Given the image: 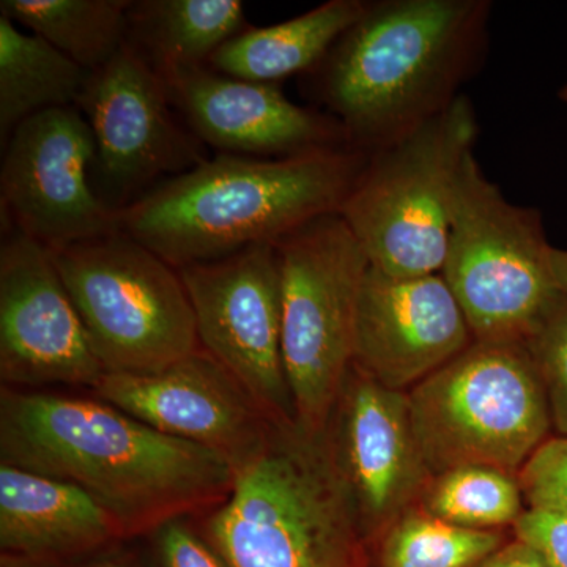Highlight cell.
<instances>
[{"mask_svg":"<svg viewBox=\"0 0 567 567\" xmlns=\"http://www.w3.org/2000/svg\"><path fill=\"white\" fill-rule=\"evenodd\" d=\"M410 417L432 475L491 466L518 475L550 439V409L524 344L473 342L409 391Z\"/></svg>","mask_w":567,"mask_h":567,"instance_id":"obj_7","label":"cell"},{"mask_svg":"<svg viewBox=\"0 0 567 567\" xmlns=\"http://www.w3.org/2000/svg\"><path fill=\"white\" fill-rule=\"evenodd\" d=\"M323 434L368 548L420 505L435 477L417 445L409 394L352 364Z\"/></svg>","mask_w":567,"mask_h":567,"instance_id":"obj_13","label":"cell"},{"mask_svg":"<svg viewBox=\"0 0 567 567\" xmlns=\"http://www.w3.org/2000/svg\"><path fill=\"white\" fill-rule=\"evenodd\" d=\"M151 537L148 567H227L218 551L183 518L166 522Z\"/></svg>","mask_w":567,"mask_h":567,"instance_id":"obj_27","label":"cell"},{"mask_svg":"<svg viewBox=\"0 0 567 567\" xmlns=\"http://www.w3.org/2000/svg\"><path fill=\"white\" fill-rule=\"evenodd\" d=\"M106 374L47 246L3 230L0 379L3 386L93 388Z\"/></svg>","mask_w":567,"mask_h":567,"instance_id":"obj_14","label":"cell"},{"mask_svg":"<svg viewBox=\"0 0 567 567\" xmlns=\"http://www.w3.org/2000/svg\"><path fill=\"white\" fill-rule=\"evenodd\" d=\"M488 0H380L312 73L315 96L372 155L446 111L487 55Z\"/></svg>","mask_w":567,"mask_h":567,"instance_id":"obj_2","label":"cell"},{"mask_svg":"<svg viewBox=\"0 0 567 567\" xmlns=\"http://www.w3.org/2000/svg\"><path fill=\"white\" fill-rule=\"evenodd\" d=\"M76 567H148V565L142 566L136 559L125 557V555L106 554L96 555L89 559L85 565H78Z\"/></svg>","mask_w":567,"mask_h":567,"instance_id":"obj_31","label":"cell"},{"mask_svg":"<svg viewBox=\"0 0 567 567\" xmlns=\"http://www.w3.org/2000/svg\"><path fill=\"white\" fill-rule=\"evenodd\" d=\"M546 390L551 425L567 436V295L524 344Z\"/></svg>","mask_w":567,"mask_h":567,"instance_id":"obj_25","label":"cell"},{"mask_svg":"<svg viewBox=\"0 0 567 567\" xmlns=\"http://www.w3.org/2000/svg\"><path fill=\"white\" fill-rule=\"evenodd\" d=\"M511 532L536 550L548 567H567L566 517L527 509Z\"/></svg>","mask_w":567,"mask_h":567,"instance_id":"obj_28","label":"cell"},{"mask_svg":"<svg viewBox=\"0 0 567 567\" xmlns=\"http://www.w3.org/2000/svg\"><path fill=\"white\" fill-rule=\"evenodd\" d=\"M281 268V350L295 421L327 429L353 364L358 295L369 259L339 213L276 241Z\"/></svg>","mask_w":567,"mask_h":567,"instance_id":"obj_8","label":"cell"},{"mask_svg":"<svg viewBox=\"0 0 567 567\" xmlns=\"http://www.w3.org/2000/svg\"><path fill=\"white\" fill-rule=\"evenodd\" d=\"M248 28L238 0H141L130 6L126 43L167 82L207 66Z\"/></svg>","mask_w":567,"mask_h":567,"instance_id":"obj_20","label":"cell"},{"mask_svg":"<svg viewBox=\"0 0 567 567\" xmlns=\"http://www.w3.org/2000/svg\"><path fill=\"white\" fill-rule=\"evenodd\" d=\"M92 390L155 431L207 447L234 472L262 450L275 424L203 347L151 374L106 372Z\"/></svg>","mask_w":567,"mask_h":567,"instance_id":"obj_15","label":"cell"},{"mask_svg":"<svg viewBox=\"0 0 567 567\" xmlns=\"http://www.w3.org/2000/svg\"><path fill=\"white\" fill-rule=\"evenodd\" d=\"M81 563V561H80ZM76 563L62 559L33 557V555L0 551V567H76Z\"/></svg>","mask_w":567,"mask_h":567,"instance_id":"obj_30","label":"cell"},{"mask_svg":"<svg viewBox=\"0 0 567 567\" xmlns=\"http://www.w3.org/2000/svg\"><path fill=\"white\" fill-rule=\"evenodd\" d=\"M130 6L132 0H2L0 17L29 29L93 73L125 47Z\"/></svg>","mask_w":567,"mask_h":567,"instance_id":"obj_22","label":"cell"},{"mask_svg":"<svg viewBox=\"0 0 567 567\" xmlns=\"http://www.w3.org/2000/svg\"><path fill=\"white\" fill-rule=\"evenodd\" d=\"M558 96L567 104V84L559 91Z\"/></svg>","mask_w":567,"mask_h":567,"instance_id":"obj_33","label":"cell"},{"mask_svg":"<svg viewBox=\"0 0 567 567\" xmlns=\"http://www.w3.org/2000/svg\"><path fill=\"white\" fill-rule=\"evenodd\" d=\"M511 537L507 529L457 527L415 506L368 547L369 567H476Z\"/></svg>","mask_w":567,"mask_h":567,"instance_id":"obj_23","label":"cell"},{"mask_svg":"<svg viewBox=\"0 0 567 567\" xmlns=\"http://www.w3.org/2000/svg\"><path fill=\"white\" fill-rule=\"evenodd\" d=\"M197 532L227 567H369L368 548L324 434L271 427Z\"/></svg>","mask_w":567,"mask_h":567,"instance_id":"obj_4","label":"cell"},{"mask_svg":"<svg viewBox=\"0 0 567 567\" xmlns=\"http://www.w3.org/2000/svg\"><path fill=\"white\" fill-rule=\"evenodd\" d=\"M365 7V0H328L279 24L249 25L224 43L207 66L226 76L267 84L311 73L336 41L363 17Z\"/></svg>","mask_w":567,"mask_h":567,"instance_id":"obj_19","label":"cell"},{"mask_svg":"<svg viewBox=\"0 0 567 567\" xmlns=\"http://www.w3.org/2000/svg\"><path fill=\"white\" fill-rule=\"evenodd\" d=\"M536 208L509 203L476 156L454 192L442 275L476 342L525 344L563 297Z\"/></svg>","mask_w":567,"mask_h":567,"instance_id":"obj_6","label":"cell"},{"mask_svg":"<svg viewBox=\"0 0 567 567\" xmlns=\"http://www.w3.org/2000/svg\"><path fill=\"white\" fill-rule=\"evenodd\" d=\"M166 84L186 126L226 155L287 158L352 147L338 118L290 102L279 84L238 80L210 66L185 71Z\"/></svg>","mask_w":567,"mask_h":567,"instance_id":"obj_17","label":"cell"},{"mask_svg":"<svg viewBox=\"0 0 567 567\" xmlns=\"http://www.w3.org/2000/svg\"><path fill=\"white\" fill-rule=\"evenodd\" d=\"M76 107L95 140L93 188L112 212L207 159L199 137L175 117L166 81L128 43L89 74Z\"/></svg>","mask_w":567,"mask_h":567,"instance_id":"obj_10","label":"cell"},{"mask_svg":"<svg viewBox=\"0 0 567 567\" xmlns=\"http://www.w3.org/2000/svg\"><path fill=\"white\" fill-rule=\"evenodd\" d=\"M93 352L112 374H151L200 349L177 268L123 234L52 251Z\"/></svg>","mask_w":567,"mask_h":567,"instance_id":"obj_9","label":"cell"},{"mask_svg":"<svg viewBox=\"0 0 567 567\" xmlns=\"http://www.w3.org/2000/svg\"><path fill=\"white\" fill-rule=\"evenodd\" d=\"M0 462L76 484L123 539L215 509L234 470L207 447L155 431L99 398L0 391Z\"/></svg>","mask_w":567,"mask_h":567,"instance_id":"obj_1","label":"cell"},{"mask_svg":"<svg viewBox=\"0 0 567 567\" xmlns=\"http://www.w3.org/2000/svg\"><path fill=\"white\" fill-rule=\"evenodd\" d=\"M550 267L559 290L567 295V249L551 248Z\"/></svg>","mask_w":567,"mask_h":567,"instance_id":"obj_32","label":"cell"},{"mask_svg":"<svg viewBox=\"0 0 567 567\" xmlns=\"http://www.w3.org/2000/svg\"><path fill=\"white\" fill-rule=\"evenodd\" d=\"M527 509L567 518V436H550L518 472Z\"/></svg>","mask_w":567,"mask_h":567,"instance_id":"obj_26","label":"cell"},{"mask_svg":"<svg viewBox=\"0 0 567 567\" xmlns=\"http://www.w3.org/2000/svg\"><path fill=\"white\" fill-rule=\"evenodd\" d=\"M87 71L58 48L0 17V137L2 147L22 122L55 107L78 106Z\"/></svg>","mask_w":567,"mask_h":567,"instance_id":"obj_21","label":"cell"},{"mask_svg":"<svg viewBox=\"0 0 567 567\" xmlns=\"http://www.w3.org/2000/svg\"><path fill=\"white\" fill-rule=\"evenodd\" d=\"M417 506L470 529H513L527 511L518 475L477 465L435 476Z\"/></svg>","mask_w":567,"mask_h":567,"instance_id":"obj_24","label":"cell"},{"mask_svg":"<svg viewBox=\"0 0 567 567\" xmlns=\"http://www.w3.org/2000/svg\"><path fill=\"white\" fill-rule=\"evenodd\" d=\"M118 540L117 522L76 484L0 464V551L80 563Z\"/></svg>","mask_w":567,"mask_h":567,"instance_id":"obj_18","label":"cell"},{"mask_svg":"<svg viewBox=\"0 0 567 567\" xmlns=\"http://www.w3.org/2000/svg\"><path fill=\"white\" fill-rule=\"evenodd\" d=\"M476 567H548L536 550L516 537Z\"/></svg>","mask_w":567,"mask_h":567,"instance_id":"obj_29","label":"cell"},{"mask_svg":"<svg viewBox=\"0 0 567 567\" xmlns=\"http://www.w3.org/2000/svg\"><path fill=\"white\" fill-rule=\"evenodd\" d=\"M3 151L0 207L7 229L51 251L121 234L117 213L93 188L95 140L76 106L22 122Z\"/></svg>","mask_w":567,"mask_h":567,"instance_id":"obj_12","label":"cell"},{"mask_svg":"<svg viewBox=\"0 0 567 567\" xmlns=\"http://www.w3.org/2000/svg\"><path fill=\"white\" fill-rule=\"evenodd\" d=\"M178 274L192 301L200 347L274 423L295 421L281 350V268L274 244L249 246Z\"/></svg>","mask_w":567,"mask_h":567,"instance_id":"obj_11","label":"cell"},{"mask_svg":"<svg viewBox=\"0 0 567 567\" xmlns=\"http://www.w3.org/2000/svg\"><path fill=\"white\" fill-rule=\"evenodd\" d=\"M480 134L475 107L458 96L442 114L369 155L339 215L369 264L395 278L442 274L454 192Z\"/></svg>","mask_w":567,"mask_h":567,"instance_id":"obj_5","label":"cell"},{"mask_svg":"<svg viewBox=\"0 0 567 567\" xmlns=\"http://www.w3.org/2000/svg\"><path fill=\"white\" fill-rule=\"evenodd\" d=\"M475 342L442 274L395 278L369 265L354 319L353 364L409 393Z\"/></svg>","mask_w":567,"mask_h":567,"instance_id":"obj_16","label":"cell"},{"mask_svg":"<svg viewBox=\"0 0 567 567\" xmlns=\"http://www.w3.org/2000/svg\"><path fill=\"white\" fill-rule=\"evenodd\" d=\"M368 159L353 147L287 158L219 153L118 212V230L177 270L212 262L341 212Z\"/></svg>","mask_w":567,"mask_h":567,"instance_id":"obj_3","label":"cell"}]
</instances>
